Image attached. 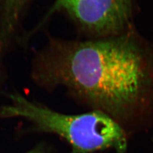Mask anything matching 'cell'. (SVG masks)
<instances>
[{"label": "cell", "mask_w": 153, "mask_h": 153, "mask_svg": "<svg viewBox=\"0 0 153 153\" xmlns=\"http://www.w3.org/2000/svg\"><path fill=\"white\" fill-rule=\"evenodd\" d=\"M31 77L45 89L65 88L112 117L124 116L153 92V47L132 28L90 40L51 38L35 56Z\"/></svg>", "instance_id": "1"}, {"label": "cell", "mask_w": 153, "mask_h": 153, "mask_svg": "<svg viewBox=\"0 0 153 153\" xmlns=\"http://www.w3.org/2000/svg\"><path fill=\"white\" fill-rule=\"evenodd\" d=\"M11 103L1 107L3 117H22L41 131L54 133L68 142L75 153L126 148L125 133L109 115L100 111L68 115L30 101L19 93L8 95Z\"/></svg>", "instance_id": "2"}, {"label": "cell", "mask_w": 153, "mask_h": 153, "mask_svg": "<svg viewBox=\"0 0 153 153\" xmlns=\"http://www.w3.org/2000/svg\"><path fill=\"white\" fill-rule=\"evenodd\" d=\"M59 9L96 38L119 35L131 28L132 0H65Z\"/></svg>", "instance_id": "3"}, {"label": "cell", "mask_w": 153, "mask_h": 153, "mask_svg": "<svg viewBox=\"0 0 153 153\" xmlns=\"http://www.w3.org/2000/svg\"><path fill=\"white\" fill-rule=\"evenodd\" d=\"M31 0H0V52L10 49Z\"/></svg>", "instance_id": "4"}, {"label": "cell", "mask_w": 153, "mask_h": 153, "mask_svg": "<svg viewBox=\"0 0 153 153\" xmlns=\"http://www.w3.org/2000/svg\"><path fill=\"white\" fill-rule=\"evenodd\" d=\"M27 153H44V151L43 150L42 148L37 147V148H35L34 149L29 151Z\"/></svg>", "instance_id": "5"}, {"label": "cell", "mask_w": 153, "mask_h": 153, "mask_svg": "<svg viewBox=\"0 0 153 153\" xmlns=\"http://www.w3.org/2000/svg\"><path fill=\"white\" fill-rule=\"evenodd\" d=\"M65 1V0H56V4H55V6H54V8L56 10L59 9L61 4L63 3Z\"/></svg>", "instance_id": "6"}]
</instances>
